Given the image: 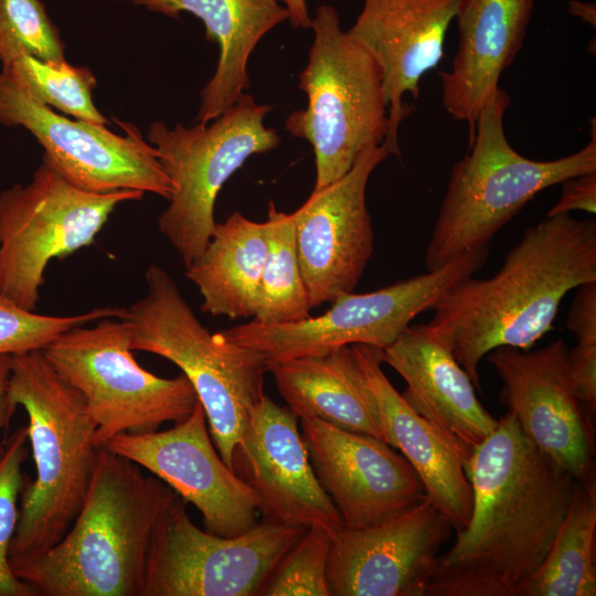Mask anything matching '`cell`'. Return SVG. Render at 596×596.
Masks as SVG:
<instances>
[{"mask_svg":"<svg viewBox=\"0 0 596 596\" xmlns=\"http://www.w3.org/2000/svg\"><path fill=\"white\" fill-rule=\"evenodd\" d=\"M472 511L439 554L426 596H521L568 509L575 479L507 412L465 467Z\"/></svg>","mask_w":596,"mask_h":596,"instance_id":"6da1fadb","label":"cell"},{"mask_svg":"<svg viewBox=\"0 0 596 596\" xmlns=\"http://www.w3.org/2000/svg\"><path fill=\"white\" fill-rule=\"evenodd\" d=\"M596 281V222L571 214L529 227L490 278L469 276L426 323L480 391L479 363L500 347L530 350L552 328L563 298Z\"/></svg>","mask_w":596,"mask_h":596,"instance_id":"7a4b0ae2","label":"cell"},{"mask_svg":"<svg viewBox=\"0 0 596 596\" xmlns=\"http://www.w3.org/2000/svg\"><path fill=\"white\" fill-rule=\"evenodd\" d=\"M178 493L130 459L99 447L84 502L44 553L10 561L42 596H140L156 525Z\"/></svg>","mask_w":596,"mask_h":596,"instance_id":"3957f363","label":"cell"},{"mask_svg":"<svg viewBox=\"0 0 596 596\" xmlns=\"http://www.w3.org/2000/svg\"><path fill=\"white\" fill-rule=\"evenodd\" d=\"M9 392L26 413L36 471L20 494L12 561L38 556L65 535L86 497L99 447L83 396L42 350L12 354Z\"/></svg>","mask_w":596,"mask_h":596,"instance_id":"277c9868","label":"cell"},{"mask_svg":"<svg viewBox=\"0 0 596 596\" xmlns=\"http://www.w3.org/2000/svg\"><path fill=\"white\" fill-rule=\"evenodd\" d=\"M510 104L509 94L498 87L478 114L469 152L450 172L424 255L427 270L488 246L543 190L596 172L595 119L590 140L581 150L555 160H532L507 139L503 120Z\"/></svg>","mask_w":596,"mask_h":596,"instance_id":"5b68a950","label":"cell"},{"mask_svg":"<svg viewBox=\"0 0 596 596\" xmlns=\"http://www.w3.org/2000/svg\"><path fill=\"white\" fill-rule=\"evenodd\" d=\"M145 278L146 295L118 317L128 329L130 349L181 369L205 412L216 450L233 470L234 449L264 395L265 365L256 352L211 333L163 268L150 265Z\"/></svg>","mask_w":596,"mask_h":596,"instance_id":"8992f818","label":"cell"},{"mask_svg":"<svg viewBox=\"0 0 596 596\" xmlns=\"http://www.w3.org/2000/svg\"><path fill=\"white\" fill-rule=\"evenodd\" d=\"M310 28L313 41L298 76L307 106L287 117L285 129L312 146L318 190L343 177L364 149L382 145L389 120L382 71L342 31L337 10L320 4Z\"/></svg>","mask_w":596,"mask_h":596,"instance_id":"52a82bcc","label":"cell"},{"mask_svg":"<svg viewBox=\"0 0 596 596\" xmlns=\"http://www.w3.org/2000/svg\"><path fill=\"white\" fill-rule=\"evenodd\" d=\"M272 110L242 93L207 124L192 127L162 121L150 125L147 141L173 184L168 207L158 217L159 231L189 267L204 251L215 227L214 205L230 177L253 155L278 147L280 137L264 124Z\"/></svg>","mask_w":596,"mask_h":596,"instance_id":"ba28073f","label":"cell"},{"mask_svg":"<svg viewBox=\"0 0 596 596\" xmlns=\"http://www.w3.org/2000/svg\"><path fill=\"white\" fill-rule=\"evenodd\" d=\"M42 351L83 396L97 447L120 434L152 433L166 422H182L199 402L183 373L160 377L137 363L128 329L118 318L73 327Z\"/></svg>","mask_w":596,"mask_h":596,"instance_id":"9c48e42d","label":"cell"},{"mask_svg":"<svg viewBox=\"0 0 596 596\" xmlns=\"http://www.w3.org/2000/svg\"><path fill=\"white\" fill-rule=\"evenodd\" d=\"M143 194L82 190L42 159L29 183L0 192V296L34 311L49 263L93 244L118 204Z\"/></svg>","mask_w":596,"mask_h":596,"instance_id":"30bf717a","label":"cell"},{"mask_svg":"<svg viewBox=\"0 0 596 596\" xmlns=\"http://www.w3.org/2000/svg\"><path fill=\"white\" fill-rule=\"evenodd\" d=\"M488 254V246L482 247L437 269L370 292L342 294L320 316L281 324L253 320L219 333L256 352L266 371L274 363L341 345L365 344L382 350L419 313L433 309L451 287L482 268Z\"/></svg>","mask_w":596,"mask_h":596,"instance_id":"8fae6325","label":"cell"},{"mask_svg":"<svg viewBox=\"0 0 596 596\" xmlns=\"http://www.w3.org/2000/svg\"><path fill=\"white\" fill-rule=\"evenodd\" d=\"M177 494L150 543L140 596H258L284 554L307 528L264 520L225 538L199 529Z\"/></svg>","mask_w":596,"mask_h":596,"instance_id":"7c38bea8","label":"cell"},{"mask_svg":"<svg viewBox=\"0 0 596 596\" xmlns=\"http://www.w3.org/2000/svg\"><path fill=\"white\" fill-rule=\"evenodd\" d=\"M116 123L124 136L105 125L61 116L0 73V125L30 131L44 148L42 159L66 180L88 192L136 190L169 201L173 184L157 150L136 126Z\"/></svg>","mask_w":596,"mask_h":596,"instance_id":"4fadbf2b","label":"cell"},{"mask_svg":"<svg viewBox=\"0 0 596 596\" xmlns=\"http://www.w3.org/2000/svg\"><path fill=\"white\" fill-rule=\"evenodd\" d=\"M568 347L556 339L541 349L500 347L486 356L502 381L499 398L522 433L575 480L595 478V416L578 398Z\"/></svg>","mask_w":596,"mask_h":596,"instance_id":"5bb4252c","label":"cell"},{"mask_svg":"<svg viewBox=\"0 0 596 596\" xmlns=\"http://www.w3.org/2000/svg\"><path fill=\"white\" fill-rule=\"evenodd\" d=\"M103 447L136 462L194 504L209 533L231 538L258 523V500L221 458L200 402L170 429L120 434Z\"/></svg>","mask_w":596,"mask_h":596,"instance_id":"9a60e30c","label":"cell"},{"mask_svg":"<svg viewBox=\"0 0 596 596\" xmlns=\"http://www.w3.org/2000/svg\"><path fill=\"white\" fill-rule=\"evenodd\" d=\"M389 156L383 145L364 149L343 177L313 189L292 213L311 309L352 292L372 258L374 235L365 191L372 172Z\"/></svg>","mask_w":596,"mask_h":596,"instance_id":"2e32d148","label":"cell"},{"mask_svg":"<svg viewBox=\"0 0 596 596\" xmlns=\"http://www.w3.org/2000/svg\"><path fill=\"white\" fill-rule=\"evenodd\" d=\"M300 425L312 469L343 526L389 522L427 498L415 469L385 441L317 418Z\"/></svg>","mask_w":596,"mask_h":596,"instance_id":"e0dca14e","label":"cell"},{"mask_svg":"<svg viewBox=\"0 0 596 596\" xmlns=\"http://www.w3.org/2000/svg\"><path fill=\"white\" fill-rule=\"evenodd\" d=\"M451 533L428 498L389 522L342 526L331 536L330 596H426L439 551Z\"/></svg>","mask_w":596,"mask_h":596,"instance_id":"ac0fdd59","label":"cell"},{"mask_svg":"<svg viewBox=\"0 0 596 596\" xmlns=\"http://www.w3.org/2000/svg\"><path fill=\"white\" fill-rule=\"evenodd\" d=\"M233 471L256 496L264 520L330 532L343 526L312 469L298 417L265 394L249 412Z\"/></svg>","mask_w":596,"mask_h":596,"instance_id":"d6986e66","label":"cell"},{"mask_svg":"<svg viewBox=\"0 0 596 596\" xmlns=\"http://www.w3.org/2000/svg\"><path fill=\"white\" fill-rule=\"evenodd\" d=\"M464 0H363L347 33L376 61L387 104V134L383 146L400 156L398 126L412 111L406 94L418 97L422 77L444 57L450 23Z\"/></svg>","mask_w":596,"mask_h":596,"instance_id":"ffe728a7","label":"cell"},{"mask_svg":"<svg viewBox=\"0 0 596 596\" xmlns=\"http://www.w3.org/2000/svg\"><path fill=\"white\" fill-rule=\"evenodd\" d=\"M379 355L406 382L402 393L406 403L446 438L465 468L498 419L479 402L473 383L453 353L426 323H417L409 324Z\"/></svg>","mask_w":596,"mask_h":596,"instance_id":"44dd1931","label":"cell"},{"mask_svg":"<svg viewBox=\"0 0 596 596\" xmlns=\"http://www.w3.org/2000/svg\"><path fill=\"white\" fill-rule=\"evenodd\" d=\"M533 0H464L455 21L458 45L451 70L441 73V103L466 121L471 143L478 114L523 44Z\"/></svg>","mask_w":596,"mask_h":596,"instance_id":"7402d4cb","label":"cell"},{"mask_svg":"<svg viewBox=\"0 0 596 596\" xmlns=\"http://www.w3.org/2000/svg\"><path fill=\"white\" fill-rule=\"evenodd\" d=\"M351 347L376 404L385 443L402 451L421 478L427 498L453 530L464 531L472 511V489L459 456L389 381L381 369L380 349Z\"/></svg>","mask_w":596,"mask_h":596,"instance_id":"603a6c76","label":"cell"},{"mask_svg":"<svg viewBox=\"0 0 596 596\" xmlns=\"http://www.w3.org/2000/svg\"><path fill=\"white\" fill-rule=\"evenodd\" d=\"M178 18L189 12L205 25V39L219 44L212 78L201 91L196 123L207 124L228 109L249 86L247 63L260 39L288 20L278 0H124Z\"/></svg>","mask_w":596,"mask_h":596,"instance_id":"cb8c5ba5","label":"cell"},{"mask_svg":"<svg viewBox=\"0 0 596 596\" xmlns=\"http://www.w3.org/2000/svg\"><path fill=\"white\" fill-rule=\"evenodd\" d=\"M267 371L299 419L317 418L385 441L376 404L351 345L280 361Z\"/></svg>","mask_w":596,"mask_h":596,"instance_id":"d4e9b609","label":"cell"},{"mask_svg":"<svg viewBox=\"0 0 596 596\" xmlns=\"http://www.w3.org/2000/svg\"><path fill=\"white\" fill-rule=\"evenodd\" d=\"M266 252L264 223L240 212L216 223L206 247L184 273L203 298L201 310L231 320L254 318Z\"/></svg>","mask_w":596,"mask_h":596,"instance_id":"484cf974","label":"cell"},{"mask_svg":"<svg viewBox=\"0 0 596 596\" xmlns=\"http://www.w3.org/2000/svg\"><path fill=\"white\" fill-rule=\"evenodd\" d=\"M595 539L596 478L575 480L566 514L521 596H595Z\"/></svg>","mask_w":596,"mask_h":596,"instance_id":"4316f807","label":"cell"},{"mask_svg":"<svg viewBox=\"0 0 596 596\" xmlns=\"http://www.w3.org/2000/svg\"><path fill=\"white\" fill-rule=\"evenodd\" d=\"M264 225L267 252L253 320L281 324L306 319L311 308L297 254L292 213L278 211L270 200Z\"/></svg>","mask_w":596,"mask_h":596,"instance_id":"83f0119b","label":"cell"},{"mask_svg":"<svg viewBox=\"0 0 596 596\" xmlns=\"http://www.w3.org/2000/svg\"><path fill=\"white\" fill-rule=\"evenodd\" d=\"M33 99L79 120L109 124L96 108L92 93L96 78L86 66L66 62L53 63L22 55L2 65L0 72Z\"/></svg>","mask_w":596,"mask_h":596,"instance_id":"f1b7e54d","label":"cell"},{"mask_svg":"<svg viewBox=\"0 0 596 596\" xmlns=\"http://www.w3.org/2000/svg\"><path fill=\"white\" fill-rule=\"evenodd\" d=\"M64 43L40 0H0V63L22 55L64 61Z\"/></svg>","mask_w":596,"mask_h":596,"instance_id":"f546056e","label":"cell"},{"mask_svg":"<svg viewBox=\"0 0 596 596\" xmlns=\"http://www.w3.org/2000/svg\"><path fill=\"white\" fill-rule=\"evenodd\" d=\"M332 533L321 526L307 528L274 567L258 596H330L327 565Z\"/></svg>","mask_w":596,"mask_h":596,"instance_id":"4dcf8cb0","label":"cell"},{"mask_svg":"<svg viewBox=\"0 0 596 596\" xmlns=\"http://www.w3.org/2000/svg\"><path fill=\"white\" fill-rule=\"evenodd\" d=\"M28 426L17 428L6 441L0 458V596H39L30 584L18 578L9 553L15 533L21 491L28 480L22 466L29 456Z\"/></svg>","mask_w":596,"mask_h":596,"instance_id":"1f68e13d","label":"cell"},{"mask_svg":"<svg viewBox=\"0 0 596 596\" xmlns=\"http://www.w3.org/2000/svg\"><path fill=\"white\" fill-rule=\"evenodd\" d=\"M123 307H100L73 316L39 315L0 296V354L43 350L64 331L104 318H118Z\"/></svg>","mask_w":596,"mask_h":596,"instance_id":"d6a6232c","label":"cell"},{"mask_svg":"<svg viewBox=\"0 0 596 596\" xmlns=\"http://www.w3.org/2000/svg\"><path fill=\"white\" fill-rule=\"evenodd\" d=\"M566 327L577 341L567 363L575 392L585 408L596 414V281L576 288Z\"/></svg>","mask_w":596,"mask_h":596,"instance_id":"836d02e7","label":"cell"},{"mask_svg":"<svg viewBox=\"0 0 596 596\" xmlns=\"http://www.w3.org/2000/svg\"><path fill=\"white\" fill-rule=\"evenodd\" d=\"M562 193L546 216L570 214L572 211L596 212V172L586 173L564 180Z\"/></svg>","mask_w":596,"mask_h":596,"instance_id":"e575fe53","label":"cell"},{"mask_svg":"<svg viewBox=\"0 0 596 596\" xmlns=\"http://www.w3.org/2000/svg\"><path fill=\"white\" fill-rule=\"evenodd\" d=\"M12 354H0V430L7 428L18 405L9 392ZM6 449V443L0 441V458Z\"/></svg>","mask_w":596,"mask_h":596,"instance_id":"d590c367","label":"cell"},{"mask_svg":"<svg viewBox=\"0 0 596 596\" xmlns=\"http://www.w3.org/2000/svg\"><path fill=\"white\" fill-rule=\"evenodd\" d=\"M286 8L288 20L295 28H310L311 18L306 0H278Z\"/></svg>","mask_w":596,"mask_h":596,"instance_id":"8d00e7d4","label":"cell"}]
</instances>
